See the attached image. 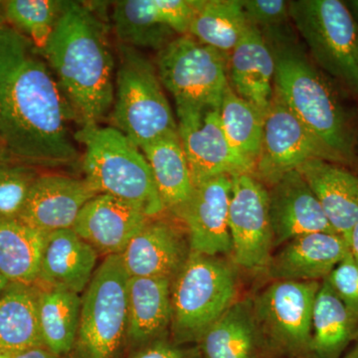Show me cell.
<instances>
[{
    "label": "cell",
    "mask_w": 358,
    "mask_h": 358,
    "mask_svg": "<svg viewBox=\"0 0 358 358\" xmlns=\"http://www.w3.org/2000/svg\"><path fill=\"white\" fill-rule=\"evenodd\" d=\"M76 113L38 49L13 26L0 25V141L29 166H71Z\"/></svg>",
    "instance_id": "cell-1"
},
{
    "label": "cell",
    "mask_w": 358,
    "mask_h": 358,
    "mask_svg": "<svg viewBox=\"0 0 358 358\" xmlns=\"http://www.w3.org/2000/svg\"><path fill=\"white\" fill-rule=\"evenodd\" d=\"M82 126L99 124L115 99V60L108 26L95 8L66 1L53 34L40 52Z\"/></svg>",
    "instance_id": "cell-2"
},
{
    "label": "cell",
    "mask_w": 358,
    "mask_h": 358,
    "mask_svg": "<svg viewBox=\"0 0 358 358\" xmlns=\"http://www.w3.org/2000/svg\"><path fill=\"white\" fill-rule=\"evenodd\" d=\"M270 46L275 93L339 164H352L357 157V129L333 85L293 42Z\"/></svg>",
    "instance_id": "cell-3"
},
{
    "label": "cell",
    "mask_w": 358,
    "mask_h": 358,
    "mask_svg": "<svg viewBox=\"0 0 358 358\" xmlns=\"http://www.w3.org/2000/svg\"><path fill=\"white\" fill-rule=\"evenodd\" d=\"M74 138L84 145L85 179L98 194L122 200L150 219L166 211L147 159L124 134L92 124Z\"/></svg>",
    "instance_id": "cell-4"
},
{
    "label": "cell",
    "mask_w": 358,
    "mask_h": 358,
    "mask_svg": "<svg viewBox=\"0 0 358 358\" xmlns=\"http://www.w3.org/2000/svg\"><path fill=\"white\" fill-rule=\"evenodd\" d=\"M239 288L238 268L231 261L192 252L171 282L173 343H199L205 331L239 300Z\"/></svg>",
    "instance_id": "cell-5"
},
{
    "label": "cell",
    "mask_w": 358,
    "mask_h": 358,
    "mask_svg": "<svg viewBox=\"0 0 358 358\" xmlns=\"http://www.w3.org/2000/svg\"><path fill=\"white\" fill-rule=\"evenodd\" d=\"M119 50L110 122L141 150L178 133V124L155 66L136 49L120 44Z\"/></svg>",
    "instance_id": "cell-6"
},
{
    "label": "cell",
    "mask_w": 358,
    "mask_h": 358,
    "mask_svg": "<svg viewBox=\"0 0 358 358\" xmlns=\"http://www.w3.org/2000/svg\"><path fill=\"white\" fill-rule=\"evenodd\" d=\"M291 20L315 65L358 96V23L345 1H289Z\"/></svg>",
    "instance_id": "cell-7"
},
{
    "label": "cell",
    "mask_w": 358,
    "mask_h": 358,
    "mask_svg": "<svg viewBox=\"0 0 358 358\" xmlns=\"http://www.w3.org/2000/svg\"><path fill=\"white\" fill-rule=\"evenodd\" d=\"M129 275L120 255L105 257L82 298L78 358H115L128 331Z\"/></svg>",
    "instance_id": "cell-8"
},
{
    "label": "cell",
    "mask_w": 358,
    "mask_h": 358,
    "mask_svg": "<svg viewBox=\"0 0 358 358\" xmlns=\"http://www.w3.org/2000/svg\"><path fill=\"white\" fill-rule=\"evenodd\" d=\"M228 58L190 35L176 37L159 51L157 74L173 96L176 110L220 109L230 85Z\"/></svg>",
    "instance_id": "cell-9"
},
{
    "label": "cell",
    "mask_w": 358,
    "mask_h": 358,
    "mask_svg": "<svg viewBox=\"0 0 358 358\" xmlns=\"http://www.w3.org/2000/svg\"><path fill=\"white\" fill-rule=\"evenodd\" d=\"M320 282L272 281L252 299L267 352L310 358L313 310Z\"/></svg>",
    "instance_id": "cell-10"
},
{
    "label": "cell",
    "mask_w": 358,
    "mask_h": 358,
    "mask_svg": "<svg viewBox=\"0 0 358 358\" xmlns=\"http://www.w3.org/2000/svg\"><path fill=\"white\" fill-rule=\"evenodd\" d=\"M231 262L249 272H266L274 249L268 188L253 173L232 176L229 203Z\"/></svg>",
    "instance_id": "cell-11"
},
{
    "label": "cell",
    "mask_w": 358,
    "mask_h": 358,
    "mask_svg": "<svg viewBox=\"0 0 358 358\" xmlns=\"http://www.w3.org/2000/svg\"><path fill=\"white\" fill-rule=\"evenodd\" d=\"M312 159L339 164L274 92L264 117L262 145L254 176L268 186Z\"/></svg>",
    "instance_id": "cell-12"
},
{
    "label": "cell",
    "mask_w": 358,
    "mask_h": 358,
    "mask_svg": "<svg viewBox=\"0 0 358 358\" xmlns=\"http://www.w3.org/2000/svg\"><path fill=\"white\" fill-rule=\"evenodd\" d=\"M176 114L194 187L220 176L254 173L255 164L238 155L226 138L220 109H181Z\"/></svg>",
    "instance_id": "cell-13"
},
{
    "label": "cell",
    "mask_w": 358,
    "mask_h": 358,
    "mask_svg": "<svg viewBox=\"0 0 358 358\" xmlns=\"http://www.w3.org/2000/svg\"><path fill=\"white\" fill-rule=\"evenodd\" d=\"M197 0H121L113 7L112 23L120 44L162 50L174 35H188Z\"/></svg>",
    "instance_id": "cell-14"
},
{
    "label": "cell",
    "mask_w": 358,
    "mask_h": 358,
    "mask_svg": "<svg viewBox=\"0 0 358 358\" xmlns=\"http://www.w3.org/2000/svg\"><path fill=\"white\" fill-rule=\"evenodd\" d=\"M232 176L209 179L194 188L192 199L179 212L190 250L207 256L230 257L229 203Z\"/></svg>",
    "instance_id": "cell-15"
},
{
    "label": "cell",
    "mask_w": 358,
    "mask_h": 358,
    "mask_svg": "<svg viewBox=\"0 0 358 358\" xmlns=\"http://www.w3.org/2000/svg\"><path fill=\"white\" fill-rule=\"evenodd\" d=\"M96 195L86 179L42 174L30 188L18 219L45 235L72 229L85 205Z\"/></svg>",
    "instance_id": "cell-16"
},
{
    "label": "cell",
    "mask_w": 358,
    "mask_h": 358,
    "mask_svg": "<svg viewBox=\"0 0 358 358\" xmlns=\"http://www.w3.org/2000/svg\"><path fill=\"white\" fill-rule=\"evenodd\" d=\"M268 200L274 248L303 235L336 233L315 193L298 171L285 174L268 186Z\"/></svg>",
    "instance_id": "cell-17"
},
{
    "label": "cell",
    "mask_w": 358,
    "mask_h": 358,
    "mask_svg": "<svg viewBox=\"0 0 358 358\" xmlns=\"http://www.w3.org/2000/svg\"><path fill=\"white\" fill-rule=\"evenodd\" d=\"M192 253L187 236L167 221H148L120 255L131 278L173 280Z\"/></svg>",
    "instance_id": "cell-18"
},
{
    "label": "cell",
    "mask_w": 358,
    "mask_h": 358,
    "mask_svg": "<svg viewBox=\"0 0 358 358\" xmlns=\"http://www.w3.org/2000/svg\"><path fill=\"white\" fill-rule=\"evenodd\" d=\"M350 252L336 233L303 235L273 254L265 273L272 281L322 282Z\"/></svg>",
    "instance_id": "cell-19"
},
{
    "label": "cell",
    "mask_w": 358,
    "mask_h": 358,
    "mask_svg": "<svg viewBox=\"0 0 358 358\" xmlns=\"http://www.w3.org/2000/svg\"><path fill=\"white\" fill-rule=\"evenodd\" d=\"M150 218L140 209L108 194H98L85 205L72 229L98 254L121 255Z\"/></svg>",
    "instance_id": "cell-20"
},
{
    "label": "cell",
    "mask_w": 358,
    "mask_h": 358,
    "mask_svg": "<svg viewBox=\"0 0 358 358\" xmlns=\"http://www.w3.org/2000/svg\"><path fill=\"white\" fill-rule=\"evenodd\" d=\"M98 255L73 229L49 233L45 238L37 282L45 288L83 293L95 274Z\"/></svg>",
    "instance_id": "cell-21"
},
{
    "label": "cell",
    "mask_w": 358,
    "mask_h": 358,
    "mask_svg": "<svg viewBox=\"0 0 358 358\" xmlns=\"http://www.w3.org/2000/svg\"><path fill=\"white\" fill-rule=\"evenodd\" d=\"M228 77L240 98L267 113L274 96L275 58L267 40L251 25L228 58Z\"/></svg>",
    "instance_id": "cell-22"
},
{
    "label": "cell",
    "mask_w": 358,
    "mask_h": 358,
    "mask_svg": "<svg viewBox=\"0 0 358 358\" xmlns=\"http://www.w3.org/2000/svg\"><path fill=\"white\" fill-rule=\"evenodd\" d=\"M296 171L319 200L334 232L346 239L358 222V176L336 162L312 159Z\"/></svg>",
    "instance_id": "cell-23"
},
{
    "label": "cell",
    "mask_w": 358,
    "mask_h": 358,
    "mask_svg": "<svg viewBox=\"0 0 358 358\" xmlns=\"http://www.w3.org/2000/svg\"><path fill=\"white\" fill-rule=\"evenodd\" d=\"M199 358H263L252 298L239 299L199 339Z\"/></svg>",
    "instance_id": "cell-24"
},
{
    "label": "cell",
    "mask_w": 358,
    "mask_h": 358,
    "mask_svg": "<svg viewBox=\"0 0 358 358\" xmlns=\"http://www.w3.org/2000/svg\"><path fill=\"white\" fill-rule=\"evenodd\" d=\"M171 282L159 278L129 277L127 338L134 345L141 348L164 338L171 329Z\"/></svg>",
    "instance_id": "cell-25"
},
{
    "label": "cell",
    "mask_w": 358,
    "mask_h": 358,
    "mask_svg": "<svg viewBox=\"0 0 358 358\" xmlns=\"http://www.w3.org/2000/svg\"><path fill=\"white\" fill-rule=\"evenodd\" d=\"M141 152L148 160L166 211L178 216L195 188L178 133L148 143Z\"/></svg>",
    "instance_id": "cell-26"
},
{
    "label": "cell",
    "mask_w": 358,
    "mask_h": 358,
    "mask_svg": "<svg viewBox=\"0 0 358 358\" xmlns=\"http://www.w3.org/2000/svg\"><path fill=\"white\" fill-rule=\"evenodd\" d=\"M39 289L9 282L0 294V350L13 355L44 346L39 322Z\"/></svg>",
    "instance_id": "cell-27"
},
{
    "label": "cell",
    "mask_w": 358,
    "mask_h": 358,
    "mask_svg": "<svg viewBox=\"0 0 358 358\" xmlns=\"http://www.w3.org/2000/svg\"><path fill=\"white\" fill-rule=\"evenodd\" d=\"M357 336V322L324 280L313 306L310 358H339Z\"/></svg>",
    "instance_id": "cell-28"
},
{
    "label": "cell",
    "mask_w": 358,
    "mask_h": 358,
    "mask_svg": "<svg viewBox=\"0 0 358 358\" xmlns=\"http://www.w3.org/2000/svg\"><path fill=\"white\" fill-rule=\"evenodd\" d=\"M46 235L20 219L0 218V273L9 282H37Z\"/></svg>",
    "instance_id": "cell-29"
},
{
    "label": "cell",
    "mask_w": 358,
    "mask_h": 358,
    "mask_svg": "<svg viewBox=\"0 0 358 358\" xmlns=\"http://www.w3.org/2000/svg\"><path fill=\"white\" fill-rule=\"evenodd\" d=\"M250 27L241 0H197L188 35L229 56Z\"/></svg>",
    "instance_id": "cell-30"
},
{
    "label": "cell",
    "mask_w": 358,
    "mask_h": 358,
    "mask_svg": "<svg viewBox=\"0 0 358 358\" xmlns=\"http://www.w3.org/2000/svg\"><path fill=\"white\" fill-rule=\"evenodd\" d=\"M39 289V322L45 348L58 357L74 350L79 331L82 298L61 288Z\"/></svg>",
    "instance_id": "cell-31"
},
{
    "label": "cell",
    "mask_w": 358,
    "mask_h": 358,
    "mask_svg": "<svg viewBox=\"0 0 358 358\" xmlns=\"http://www.w3.org/2000/svg\"><path fill=\"white\" fill-rule=\"evenodd\" d=\"M265 115L228 87L220 107L221 124L226 138L242 157L255 164L262 145Z\"/></svg>",
    "instance_id": "cell-32"
},
{
    "label": "cell",
    "mask_w": 358,
    "mask_h": 358,
    "mask_svg": "<svg viewBox=\"0 0 358 358\" xmlns=\"http://www.w3.org/2000/svg\"><path fill=\"white\" fill-rule=\"evenodd\" d=\"M66 1L8 0L2 2L4 20L43 50L64 10Z\"/></svg>",
    "instance_id": "cell-33"
},
{
    "label": "cell",
    "mask_w": 358,
    "mask_h": 358,
    "mask_svg": "<svg viewBox=\"0 0 358 358\" xmlns=\"http://www.w3.org/2000/svg\"><path fill=\"white\" fill-rule=\"evenodd\" d=\"M250 24L257 28L268 44L293 42L289 35V1L285 0H241Z\"/></svg>",
    "instance_id": "cell-34"
},
{
    "label": "cell",
    "mask_w": 358,
    "mask_h": 358,
    "mask_svg": "<svg viewBox=\"0 0 358 358\" xmlns=\"http://www.w3.org/2000/svg\"><path fill=\"white\" fill-rule=\"evenodd\" d=\"M38 176L33 166L20 162H0V218L20 217L30 188Z\"/></svg>",
    "instance_id": "cell-35"
},
{
    "label": "cell",
    "mask_w": 358,
    "mask_h": 358,
    "mask_svg": "<svg viewBox=\"0 0 358 358\" xmlns=\"http://www.w3.org/2000/svg\"><path fill=\"white\" fill-rule=\"evenodd\" d=\"M334 294L343 301L358 324V261L348 253L327 275Z\"/></svg>",
    "instance_id": "cell-36"
},
{
    "label": "cell",
    "mask_w": 358,
    "mask_h": 358,
    "mask_svg": "<svg viewBox=\"0 0 358 358\" xmlns=\"http://www.w3.org/2000/svg\"><path fill=\"white\" fill-rule=\"evenodd\" d=\"M131 358H192L189 353L176 343L159 339L141 346Z\"/></svg>",
    "instance_id": "cell-37"
},
{
    "label": "cell",
    "mask_w": 358,
    "mask_h": 358,
    "mask_svg": "<svg viewBox=\"0 0 358 358\" xmlns=\"http://www.w3.org/2000/svg\"><path fill=\"white\" fill-rule=\"evenodd\" d=\"M10 358H60L45 346H35L22 352L13 353Z\"/></svg>",
    "instance_id": "cell-38"
},
{
    "label": "cell",
    "mask_w": 358,
    "mask_h": 358,
    "mask_svg": "<svg viewBox=\"0 0 358 358\" xmlns=\"http://www.w3.org/2000/svg\"><path fill=\"white\" fill-rule=\"evenodd\" d=\"M345 240L350 246V253L358 261V222L355 224Z\"/></svg>",
    "instance_id": "cell-39"
},
{
    "label": "cell",
    "mask_w": 358,
    "mask_h": 358,
    "mask_svg": "<svg viewBox=\"0 0 358 358\" xmlns=\"http://www.w3.org/2000/svg\"><path fill=\"white\" fill-rule=\"evenodd\" d=\"M345 3L358 23V0H348V1H345Z\"/></svg>",
    "instance_id": "cell-40"
},
{
    "label": "cell",
    "mask_w": 358,
    "mask_h": 358,
    "mask_svg": "<svg viewBox=\"0 0 358 358\" xmlns=\"http://www.w3.org/2000/svg\"><path fill=\"white\" fill-rule=\"evenodd\" d=\"M343 358H358V336L355 339V345L352 346V350L346 353L345 357Z\"/></svg>",
    "instance_id": "cell-41"
},
{
    "label": "cell",
    "mask_w": 358,
    "mask_h": 358,
    "mask_svg": "<svg viewBox=\"0 0 358 358\" xmlns=\"http://www.w3.org/2000/svg\"><path fill=\"white\" fill-rule=\"evenodd\" d=\"M8 284V280H7L6 278L0 273V294H2V292L4 291V289L6 288L7 285Z\"/></svg>",
    "instance_id": "cell-42"
},
{
    "label": "cell",
    "mask_w": 358,
    "mask_h": 358,
    "mask_svg": "<svg viewBox=\"0 0 358 358\" xmlns=\"http://www.w3.org/2000/svg\"><path fill=\"white\" fill-rule=\"evenodd\" d=\"M0 162H18L10 155H0Z\"/></svg>",
    "instance_id": "cell-43"
},
{
    "label": "cell",
    "mask_w": 358,
    "mask_h": 358,
    "mask_svg": "<svg viewBox=\"0 0 358 358\" xmlns=\"http://www.w3.org/2000/svg\"><path fill=\"white\" fill-rule=\"evenodd\" d=\"M0 358H10V355L4 352V350H0Z\"/></svg>",
    "instance_id": "cell-44"
},
{
    "label": "cell",
    "mask_w": 358,
    "mask_h": 358,
    "mask_svg": "<svg viewBox=\"0 0 358 358\" xmlns=\"http://www.w3.org/2000/svg\"><path fill=\"white\" fill-rule=\"evenodd\" d=\"M6 154H8V152H7L6 148L3 147V145H2L1 141H0V155H6Z\"/></svg>",
    "instance_id": "cell-45"
},
{
    "label": "cell",
    "mask_w": 358,
    "mask_h": 358,
    "mask_svg": "<svg viewBox=\"0 0 358 358\" xmlns=\"http://www.w3.org/2000/svg\"><path fill=\"white\" fill-rule=\"evenodd\" d=\"M0 20H4L3 10H2L1 4H0Z\"/></svg>",
    "instance_id": "cell-46"
},
{
    "label": "cell",
    "mask_w": 358,
    "mask_h": 358,
    "mask_svg": "<svg viewBox=\"0 0 358 358\" xmlns=\"http://www.w3.org/2000/svg\"><path fill=\"white\" fill-rule=\"evenodd\" d=\"M3 23H6V20H0V25L3 24Z\"/></svg>",
    "instance_id": "cell-47"
},
{
    "label": "cell",
    "mask_w": 358,
    "mask_h": 358,
    "mask_svg": "<svg viewBox=\"0 0 358 358\" xmlns=\"http://www.w3.org/2000/svg\"></svg>",
    "instance_id": "cell-48"
}]
</instances>
